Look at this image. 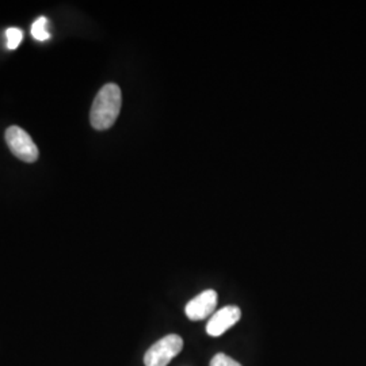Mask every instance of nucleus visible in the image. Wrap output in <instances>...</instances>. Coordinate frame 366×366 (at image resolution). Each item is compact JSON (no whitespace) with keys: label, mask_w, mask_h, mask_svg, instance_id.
Masks as SVG:
<instances>
[{"label":"nucleus","mask_w":366,"mask_h":366,"mask_svg":"<svg viewBox=\"0 0 366 366\" xmlns=\"http://www.w3.org/2000/svg\"><path fill=\"white\" fill-rule=\"evenodd\" d=\"M122 105L121 89L114 83H107L97 94L92 106L90 121L97 131H105L114 125Z\"/></svg>","instance_id":"nucleus-1"},{"label":"nucleus","mask_w":366,"mask_h":366,"mask_svg":"<svg viewBox=\"0 0 366 366\" xmlns=\"http://www.w3.org/2000/svg\"><path fill=\"white\" fill-rule=\"evenodd\" d=\"M182 337L177 334L166 335L154 343L144 355L145 366H167L182 352Z\"/></svg>","instance_id":"nucleus-2"},{"label":"nucleus","mask_w":366,"mask_h":366,"mask_svg":"<svg viewBox=\"0 0 366 366\" xmlns=\"http://www.w3.org/2000/svg\"><path fill=\"white\" fill-rule=\"evenodd\" d=\"M6 143L15 157L26 163H34L39 159V148L26 131L19 127H10L6 131Z\"/></svg>","instance_id":"nucleus-3"},{"label":"nucleus","mask_w":366,"mask_h":366,"mask_svg":"<svg viewBox=\"0 0 366 366\" xmlns=\"http://www.w3.org/2000/svg\"><path fill=\"white\" fill-rule=\"evenodd\" d=\"M242 317V311L236 305H227L222 310L216 311L210 316L209 322L207 325V334L213 338L222 337L231 327H234L236 323Z\"/></svg>","instance_id":"nucleus-4"},{"label":"nucleus","mask_w":366,"mask_h":366,"mask_svg":"<svg viewBox=\"0 0 366 366\" xmlns=\"http://www.w3.org/2000/svg\"><path fill=\"white\" fill-rule=\"evenodd\" d=\"M216 307H217V293L213 289H208L187 302V305L184 307V314L190 320L198 322L214 314Z\"/></svg>","instance_id":"nucleus-5"},{"label":"nucleus","mask_w":366,"mask_h":366,"mask_svg":"<svg viewBox=\"0 0 366 366\" xmlns=\"http://www.w3.org/2000/svg\"><path fill=\"white\" fill-rule=\"evenodd\" d=\"M31 36L37 41H46L51 37L48 31V19L45 16H39V19L31 25Z\"/></svg>","instance_id":"nucleus-6"},{"label":"nucleus","mask_w":366,"mask_h":366,"mask_svg":"<svg viewBox=\"0 0 366 366\" xmlns=\"http://www.w3.org/2000/svg\"><path fill=\"white\" fill-rule=\"evenodd\" d=\"M6 39H7V48L10 51H14L21 45L24 39V31L18 27H10L6 30Z\"/></svg>","instance_id":"nucleus-7"},{"label":"nucleus","mask_w":366,"mask_h":366,"mask_svg":"<svg viewBox=\"0 0 366 366\" xmlns=\"http://www.w3.org/2000/svg\"><path fill=\"white\" fill-rule=\"evenodd\" d=\"M209 366H243L232 357L224 353H217L210 361Z\"/></svg>","instance_id":"nucleus-8"}]
</instances>
